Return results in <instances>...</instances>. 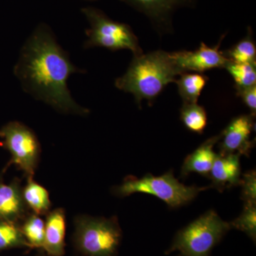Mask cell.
<instances>
[{
	"mask_svg": "<svg viewBox=\"0 0 256 256\" xmlns=\"http://www.w3.org/2000/svg\"><path fill=\"white\" fill-rule=\"evenodd\" d=\"M84 72L72 63L53 32L44 24L25 42L14 68L24 92L58 112L82 116H87L89 110L74 100L67 82L72 74Z\"/></svg>",
	"mask_w": 256,
	"mask_h": 256,
	"instance_id": "obj_1",
	"label": "cell"
},
{
	"mask_svg": "<svg viewBox=\"0 0 256 256\" xmlns=\"http://www.w3.org/2000/svg\"><path fill=\"white\" fill-rule=\"evenodd\" d=\"M182 74L170 53L156 50L134 56L126 73L116 79L114 86L132 94L139 106L144 99L151 105L164 88L176 82V77Z\"/></svg>",
	"mask_w": 256,
	"mask_h": 256,
	"instance_id": "obj_2",
	"label": "cell"
},
{
	"mask_svg": "<svg viewBox=\"0 0 256 256\" xmlns=\"http://www.w3.org/2000/svg\"><path fill=\"white\" fill-rule=\"evenodd\" d=\"M122 239L116 217L78 216L75 218L74 246L86 256H116Z\"/></svg>",
	"mask_w": 256,
	"mask_h": 256,
	"instance_id": "obj_3",
	"label": "cell"
},
{
	"mask_svg": "<svg viewBox=\"0 0 256 256\" xmlns=\"http://www.w3.org/2000/svg\"><path fill=\"white\" fill-rule=\"evenodd\" d=\"M230 229V223L222 220L215 210H208L176 234L166 254L178 252L182 256H210Z\"/></svg>",
	"mask_w": 256,
	"mask_h": 256,
	"instance_id": "obj_4",
	"label": "cell"
},
{
	"mask_svg": "<svg viewBox=\"0 0 256 256\" xmlns=\"http://www.w3.org/2000/svg\"><path fill=\"white\" fill-rule=\"evenodd\" d=\"M207 188L185 186L174 178L172 171H170L160 176L146 174L138 178L128 176L120 186L114 188V193L119 196L134 193L148 194L162 200L168 206L176 208L190 203Z\"/></svg>",
	"mask_w": 256,
	"mask_h": 256,
	"instance_id": "obj_5",
	"label": "cell"
},
{
	"mask_svg": "<svg viewBox=\"0 0 256 256\" xmlns=\"http://www.w3.org/2000/svg\"><path fill=\"white\" fill-rule=\"evenodd\" d=\"M82 12L90 24L86 32V48L104 47L112 52L128 50L134 56L143 54L138 37L129 25L114 21L96 8H84Z\"/></svg>",
	"mask_w": 256,
	"mask_h": 256,
	"instance_id": "obj_6",
	"label": "cell"
},
{
	"mask_svg": "<svg viewBox=\"0 0 256 256\" xmlns=\"http://www.w3.org/2000/svg\"><path fill=\"white\" fill-rule=\"evenodd\" d=\"M0 146L11 154L2 172L13 164L26 178H33L41 154V146L34 131L22 122L12 121L0 129Z\"/></svg>",
	"mask_w": 256,
	"mask_h": 256,
	"instance_id": "obj_7",
	"label": "cell"
},
{
	"mask_svg": "<svg viewBox=\"0 0 256 256\" xmlns=\"http://www.w3.org/2000/svg\"><path fill=\"white\" fill-rule=\"evenodd\" d=\"M224 36L225 35L214 47L206 46L202 42L200 48L194 52L180 50L170 54L182 73L192 72L202 74L210 69L225 68L230 60L220 50Z\"/></svg>",
	"mask_w": 256,
	"mask_h": 256,
	"instance_id": "obj_8",
	"label": "cell"
},
{
	"mask_svg": "<svg viewBox=\"0 0 256 256\" xmlns=\"http://www.w3.org/2000/svg\"><path fill=\"white\" fill-rule=\"evenodd\" d=\"M254 117L255 116L252 114H242L232 120L222 132L223 140L220 143V156H249L254 148V142L250 140L254 128Z\"/></svg>",
	"mask_w": 256,
	"mask_h": 256,
	"instance_id": "obj_9",
	"label": "cell"
},
{
	"mask_svg": "<svg viewBox=\"0 0 256 256\" xmlns=\"http://www.w3.org/2000/svg\"><path fill=\"white\" fill-rule=\"evenodd\" d=\"M143 13L156 28L162 30L172 28V16L178 8L191 6L195 0H122Z\"/></svg>",
	"mask_w": 256,
	"mask_h": 256,
	"instance_id": "obj_10",
	"label": "cell"
},
{
	"mask_svg": "<svg viewBox=\"0 0 256 256\" xmlns=\"http://www.w3.org/2000/svg\"><path fill=\"white\" fill-rule=\"evenodd\" d=\"M28 210L24 201L21 180L15 178L6 184L0 178V220L20 224Z\"/></svg>",
	"mask_w": 256,
	"mask_h": 256,
	"instance_id": "obj_11",
	"label": "cell"
},
{
	"mask_svg": "<svg viewBox=\"0 0 256 256\" xmlns=\"http://www.w3.org/2000/svg\"><path fill=\"white\" fill-rule=\"evenodd\" d=\"M240 154H217L208 178L212 186L222 192L226 188L240 184Z\"/></svg>",
	"mask_w": 256,
	"mask_h": 256,
	"instance_id": "obj_12",
	"label": "cell"
},
{
	"mask_svg": "<svg viewBox=\"0 0 256 256\" xmlns=\"http://www.w3.org/2000/svg\"><path fill=\"white\" fill-rule=\"evenodd\" d=\"M66 228V222L64 208H56L47 214L43 250L48 256H63L65 254Z\"/></svg>",
	"mask_w": 256,
	"mask_h": 256,
	"instance_id": "obj_13",
	"label": "cell"
},
{
	"mask_svg": "<svg viewBox=\"0 0 256 256\" xmlns=\"http://www.w3.org/2000/svg\"><path fill=\"white\" fill-rule=\"evenodd\" d=\"M220 139L222 133L207 140L196 150L188 156L182 168V176L185 178L192 172L208 176L217 156L214 151V146Z\"/></svg>",
	"mask_w": 256,
	"mask_h": 256,
	"instance_id": "obj_14",
	"label": "cell"
},
{
	"mask_svg": "<svg viewBox=\"0 0 256 256\" xmlns=\"http://www.w3.org/2000/svg\"><path fill=\"white\" fill-rule=\"evenodd\" d=\"M24 201L28 210L38 216L46 215L50 212V194L46 188L35 182L33 178H28V182L22 188Z\"/></svg>",
	"mask_w": 256,
	"mask_h": 256,
	"instance_id": "obj_15",
	"label": "cell"
},
{
	"mask_svg": "<svg viewBox=\"0 0 256 256\" xmlns=\"http://www.w3.org/2000/svg\"><path fill=\"white\" fill-rule=\"evenodd\" d=\"M176 80L178 94L184 104H197L204 88L208 80V77L201 73L184 72Z\"/></svg>",
	"mask_w": 256,
	"mask_h": 256,
	"instance_id": "obj_16",
	"label": "cell"
},
{
	"mask_svg": "<svg viewBox=\"0 0 256 256\" xmlns=\"http://www.w3.org/2000/svg\"><path fill=\"white\" fill-rule=\"evenodd\" d=\"M41 216L28 213L20 224L24 238L30 248L43 249L45 238V222Z\"/></svg>",
	"mask_w": 256,
	"mask_h": 256,
	"instance_id": "obj_17",
	"label": "cell"
},
{
	"mask_svg": "<svg viewBox=\"0 0 256 256\" xmlns=\"http://www.w3.org/2000/svg\"><path fill=\"white\" fill-rule=\"evenodd\" d=\"M223 53L230 62L256 64V44L252 40L250 28H248V33L245 38Z\"/></svg>",
	"mask_w": 256,
	"mask_h": 256,
	"instance_id": "obj_18",
	"label": "cell"
},
{
	"mask_svg": "<svg viewBox=\"0 0 256 256\" xmlns=\"http://www.w3.org/2000/svg\"><path fill=\"white\" fill-rule=\"evenodd\" d=\"M180 118L188 130L198 134L203 133L207 124L206 110L197 104H184Z\"/></svg>",
	"mask_w": 256,
	"mask_h": 256,
	"instance_id": "obj_19",
	"label": "cell"
},
{
	"mask_svg": "<svg viewBox=\"0 0 256 256\" xmlns=\"http://www.w3.org/2000/svg\"><path fill=\"white\" fill-rule=\"evenodd\" d=\"M16 248H30L24 238L20 224L0 220V252Z\"/></svg>",
	"mask_w": 256,
	"mask_h": 256,
	"instance_id": "obj_20",
	"label": "cell"
},
{
	"mask_svg": "<svg viewBox=\"0 0 256 256\" xmlns=\"http://www.w3.org/2000/svg\"><path fill=\"white\" fill-rule=\"evenodd\" d=\"M256 64H237L230 62L226 66L225 68L235 82L236 90L256 85Z\"/></svg>",
	"mask_w": 256,
	"mask_h": 256,
	"instance_id": "obj_21",
	"label": "cell"
},
{
	"mask_svg": "<svg viewBox=\"0 0 256 256\" xmlns=\"http://www.w3.org/2000/svg\"><path fill=\"white\" fill-rule=\"evenodd\" d=\"M230 224L232 228L242 230L256 242V204H245L242 214Z\"/></svg>",
	"mask_w": 256,
	"mask_h": 256,
	"instance_id": "obj_22",
	"label": "cell"
},
{
	"mask_svg": "<svg viewBox=\"0 0 256 256\" xmlns=\"http://www.w3.org/2000/svg\"><path fill=\"white\" fill-rule=\"evenodd\" d=\"M242 198L245 204H256V174L255 170L248 172L240 181Z\"/></svg>",
	"mask_w": 256,
	"mask_h": 256,
	"instance_id": "obj_23",
	"label": "cell"
},
{
	"mask_svg": "<svg viewBox=\"0 0 256 256\" xmlns=\"http://www.w3.org/2000/svg\"><path fill=\"white\" fill-rule=\"evenodd\" d=\"M237 95L242 98V102L250 108L252 114L256 116V86L237 90Z\"/></svg>",
	"mask_w": 256,
	"mask_h": 256,
	"instance_id": "obj_24",
	"label": "cell"
}]
</instances>
